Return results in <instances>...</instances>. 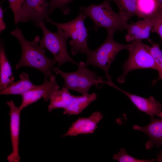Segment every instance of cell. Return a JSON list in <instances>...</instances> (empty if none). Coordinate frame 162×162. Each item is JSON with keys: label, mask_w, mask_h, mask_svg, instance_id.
Listing matches in <instances>:
<instances>
[{"label": "cell", "mask_w": 162, "mask_h": 162, "mask_svg": "<svg viewBox=\"0 0 162 162\" xmlns=\"http://www.w3.org/2000/svg\"><path fill=\"white\" fill-rule=\"evenodd\" d=\"M10 34L18 40L21 48V58L15 66L16 69L28 67L42 72L44 75V78L49 79L53 75L52 71L57 61L54 58H50L46 56V51L39 44L40 36H36L32 40H28L17 27Z\"/></svg>", "instance_id": "1"}, {"label": "cell", "mask_w": 162, "mask_h": 162, "mask_svg": "<svg viewBox=\"0 0 162 162\" xmlns=\"http://www.w3.org/2000/svg\"><path fill=\"white\" fill-rule=\"evenodd\" d=\"M110 0H105L102 3L91 4L88 6H81L79 11L91 18L94 23V30L100 27L106 29L107 33H113L117 31L126 29L128 24L119 13L115 12L112 8Z\"/></svg>", "instance_id": "2"}, {"label": "cell", "mask_w": 162, "mask_h": 162, "mask_svg": "<svg viewBox=\"0 0 162 162\" xmlns=\"http://www.w3.org/2000/svg\"><path fill=\"white\" fill-rule=\"evenodd\" d=\"M78 66L77 70L71 72H63L58 67H55L53 70L56 74L60 75L63 78L64 81V87L82 95L88 94L89 89L94 85L97 88H100L106 83L103 77L87 69L84 62H80Z\"/></svg>", "instance_id": "3"}, {"label": "cell", "mask_w": 162, "mask_h": 162, "mask_svg": "<svg viewBox=\"0 0 162 162\" xmlns=\"http://www.w3.org/2000/svg\"><path fill=\"white\" fill-rule=\"evenodd\" d=\"M114 33H107V38L102 44L96 49L90 50L86 55L87 57L85 66L90 65L99 68L104 72L107 80H111L109 70L118 53L121 50H128L130 44H123L113 39Z\"/></svg>", "instance_id": "4"}, {"label": "cell", "mask_w": 162, "mask_h": 162, "mask_svg": "<svg viewBox=\"0 0 162 162\" xmlns=\"http://www.w3.org/2000/svg\"><path fill=\"white\" fill-rule=\"evenodd\" d=\"M87 17L82 12L79 11L77 17L69 22L59 23L50 20L49 22L56 27H59L71 38L69 44L71 46V52L73 56L78 53L86 55L90 50L87 45L88 30L86 28L84 21Z\"/></svg>", "instance_id": "5"}, {"label": "cell", "mask_w": 162, "mask_h": 162, "mask_svg": "<svg viewBox=\"0 0 162 162\" xmlns=\"http://www.w3.org/2000/svg\"><path fill=\"white\" fill-rule=\"evenodd\" d=\"M57 28V32H54L46 28L44 22L41 24L40 28L42 31L43 37L39 41L40 46L52 53L57 61L58 68L67 62L78 66L79 64L71 58L67 51L66 43L69 36L62 29Z\"/></svg>", "instance_id": "6"}, {"label": "cell", "mask_w": 162, "mask_h": 162, "mask_svg": "<svg viewBox=\"0 0 162 162\" xmlns=\"http://www.w3.org/2000/svg\"><path fill=\"white\" fill-rule=\"evenodd\" d=\"M150 48V46L143 43L142 40H135L130 44L128 50V58L123 65V74L117 79L119 82H124L127 74L133 70L148 68L157 70Z\"/></svg>", "instance_id": "7"}, {"label": "cell", "mask_w": 162, "mask_h": 162, "mask_svg": "<svg viewBox=\"0 0 162 162\" xmlns=\"http://www.w3.org/2000/svg\"><path fill=\"white\" fill-rule=\"evenodd\" d=\"M49 4L46 0H25L21 12L19 22L31 21L39 28L43 22H49Z\"/></svg>", "instance_id": "8"}, {"label": "cell", "mask_w": 162, "mask_h": 162, "mask_svg": "<svg viewBox=\"0 0 162 162\" xmlns=\"http://www.w3.org/2000/svg\"><path fill=\"white\" fill-rule=\"evenodd\" d=\"M59 88L55 76L52 75L49 79L44 78L43 84L36 86L21 95L22 101L20 106L23 109L42 98L48 101L53 93Z\"/></svg>", "instance_id": "9"}, {"label": "cell", "mask_w": 162, "mask_h": 162, "mask_svg": "<svg viewBox=\"0 0 162 162\" xmlns=\"http://www.w3.org/2000/svg\"><path fill=\"white\" fill-rule=\"evenodd\" d=\"M7 104L10 109V129L12 151L8 156L9 162H19V138L20 130V115L23 110L20 106H16L14 102L7 101Z\"/></svg>", "instance_id": "10"}, {"label": "cell", "mask_w": 162, "mask_h": 162, "mask_svg": "<svg viewBox=\"0 0 162 162\" xmlns=\"http://www.w3.org/2000/svg\"><path fill=\"white\" fill-rule=\"evenodd\" d=\"M112 86L125 95L140 110L151 117L155 116L162 118V104L156 101L153 97L150 96L146 98L124 91L114 84Z\"/></svg>", "instance_id": "11"}, {"label": "cell", "mask_w": 162, "mask_h": 162, "mask_svg": "<svg viewBox=\"0 0 162 162\" xmlns=\"http://www.w3.org/2000/svg\"><path fill=\"white\" fill-rule=\"evenodd\" d=\"M103 117L100 112L96 111L88 117L79 118L72 123L71 126L62 137L92 134L98 128V124Z\"/></svg>", "instance_id": "12"}, {"label": "cell", "mask_w": 162, "mask_h": 162, "mask_svg": "<svg viewBox=\"0 0 162 162\" xmlns=\"http://www.w3.org/2000/svg\"><path fill=\"white\" fill-rule=\"evenodd\" d=\"M151 122L148 125L141 127L134 125L133 129L147 135L149 139L146 144L147 149H151L154 145L157 147L162 148V118L157 119L151 117Z\"/></svg>", "instance_id": "13"}, {"label": "cell", "mask_w": 162, "mask_h": 162, "mask_svg": "<svg viewBox=\"0 0 162 162\" xmlns=\"http://www.w3.org/2000/svg\"><path fill=\"white\" fill-rule=\"evenodd\" d=\"M153 25L152 18H145L143 20L128 24L125 36L126 40L128 42L147 39L149 40L150 33Z\"/></svg>", "instance_id": "14"}, {"label": "cell", "mask_w": 162, "mask_h": 162, "mask_svg": "<svg viewBox=\"0 0 162 162\" xmlns=\"http://www.w3.org/2000/svg\"><path fill=\"white\" fill-rule=\"evenodd\" d=\"M20 80L14 82L7 87L0 90V95L20 94L25 93L35 87L29 79L28 75L25 72L20 74Z\"/></svg>", "instance_id": "15"}, {"label": "cell", "mask_w": 162, "mask_h": 162, "mask_svg": "<svg viewBox=\"0 0 162 162\" xmlns=\"http://www.w3.org/2000/svg\"><path fill=\"white\" fill-rule=\"evenodd\" d=\"M0 90L4 88L14 82L11 67L7 58L3 45L0 47Z\"/></svg>", "instance_id": "16"}, {"label": "cell", "mask_w": 162, "mask_h": 162, "mask_svg": "<svg viewBox=\"0 0 162 162\" xmlns=\"http://www.w3.org/2000/svg\"><path fill=\"white\" fill-rule=\"evenodd\" d=\"M97 98V94L95 93L80 96H74L71 102L64 110L63 114L69 115H78Z\"/></svg>", "instance_id": "17"}, {"label": "cell", "mask_w": 162, "mask_h": 162, "mask_svg": "<svg viewBox=\"0 0 162 162\" xmlns=\"http://www.w3.org/2000/svg\"><path fill=\"white\" fill-rule=\"evenodd\" d=\"M74 96L70 93L68 89L63 87L62 89L55 92L51 96L48 111L51 112L58 108L64 110L71 102Z\"/></svg>", "instance_id": "18"}, {"label": "cell", "mask_w": 162, "mask_h": 162, "mask_svg": "<svg viewBox=\"0 0 162 162\" xmlns=\"http://www.w3.org/2000/svg\"><path fill=\"white\" fill-rule=\"evenodd\" d=\"M159 8L156 0H137L136 15L143 19L152 18L155 15Z\"/></svg>", "instance_id": "19"}, {"label": "cell", "mask_w": 162, "mask_h": 162, "mask_svg": "<svg viewBox=\"0 0 162 162\" xmlns=\"http://www.w3.org/2000/svg\"><path fill=\"white\" fill-rule=\"evenodd\" d=\"M117 5L119 13L123 18L128 21L133 16L136 15L137 0H110Z\"/></svg>", "instance_id": "20"}, {"label": "cell", "mask_w": 162, "mask_h": 162, "mask_svg": "<svg viewBox=\"0 0 162 162\" xmlns=\"http://www.w3.org/2000/svg\"><path fill=\"white\" fill-rule=\"evenodd\" d=\"M152 44L150 50L157 67L158 73V78L153 82H155L159 80H162V51L158 44L149 41Z\"/></svg>", "instance_id": "21"}, {"label": "cell", "mask_w": 162, "mask_h": 162, "mask_svg": "<svg viewBox=\"0 0 162 162\" xmlns=\"http://www.w3.org/2000/svg\"><path fill=\"white\" fill-rule=\"evenodd\" d=\"M74 0H50L49 2V13L51 14L56 9L62 10L65 15L68 14L70 11L69 4Z\"/></svg>", "instance_id": "22"}, {"label": "cell", "mask_w": 162, "mask_h": 162, "mask_svg": "<svg viewBox=\"0 0 162 162\" xmlns=\"http://www.w3.org/2000/svg\"><path fill=\"white\" fill-rule=\"evenodd\" d=\"M114 159L119 162H153L156 159L150 160L139 159L129 154L124 148H122L119 152L115 154L113 157Z\"/></svg>", "instance_id": "23"}, {"label": "cell", "mask_w": 162, "mask_h": 162, "mask_svg": "<svg viewBox=\"0 0 162 162\" xmlns=\"http://www.w3.org/2000/svg\"><path fill=\"white\" fill-rule=\"evenodd\" d=\"M9 7L12 11L14 16V21L16 25L19 23L22 10L24 6L25 0H8Z\"/></svg>", "instance_id": "24"}, {"label": "cell", "mask_w": 162, "mask_h": 162, "mask_svg": "<svg viewBox=\"0 0 162 162\" xmlns=\"http://www.w3.org/2000/svg\"><path fill=\"white\" fill-rule=\"evenodd\" d=\"M152 18L153 22L152 32L157 33L162 40V19L156 17Z\"/></svg>", "instance_id": "25"}, {"label": "cell", "mask_w": 162, "mask_h": 162, "mask_svg": "<svg viewBox=\"0 0 162 162\" xmlns=\"http://www.w3.org/2000/svg\"><path fill=\"white\" fill-rule=\"evenodd\" d=\"M4 10L2 6H0V32H2L6 28V25L4 20Z\"/></svg>", "instance_id": "26"}, {"label": "cell", "mask_w": 162, "mask_h": 162, "mask_svg": "<svg viewBox=\"0 0 162 162\" xmlns=\"http://www.w3.org/2000/svg\"><path fill=\"white\" fill-rule=\"evenodd\" d=\"M154 17L162 19V6L159 8L155 15L153 17Z\"/></svg>", "instance_id": "27"}, {"label": "cell", "mask_w": 162, "mask_h": 162, "mask_svg": "<svg viewBox=\"0 0 162 162\" xmlns=\"http://www.w3.org/2000/svg\"><path fill=\"white\" fill-rule=\"evenodd\" d=\"M157 160L159 162H162V148L159 153L157 154Z\"/></svg>", "instance_id": "28"}, {"label": "cell", "mask_w": 162, "mask_h": 162, "mask_svg": "<svg viewBox=\"0 0 162 162\" xmlns=\"http://www.w3.org/2000/svg\"><path fill=\"white\" fill-rule=\"evenodd\" d=\"M158 3L159 8L162 6V0H156Z\"/></svg>", "instance_id": "29"}]
</instances>
